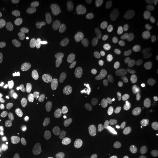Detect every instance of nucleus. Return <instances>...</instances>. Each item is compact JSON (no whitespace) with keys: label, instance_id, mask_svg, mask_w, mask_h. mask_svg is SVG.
I'll list each match as a JSON object with an SVG mask.
<instances>
[{"label":"nucleus","instance_id":"15","mask_svg":"<svg viewBox=\"0 0 158 158\" xmlns=\"http://www.w3.org/2000/svg\"><path fill=\"white\" fill-rule=\"evenodd\" d=\"M45 45V40L42 36H37L33 38L29 44V48L34 51L42 49Z\"/></svg>","mask_w":158,"mask_h":158},{"label":"nucleus","instance_id":"26","mask_svg":"<svg viewBox=\"0 0 158 158\" xmlns=\"http://www.w3.org/2000/svg\"><path fill=\"white\" fill-rule=\"evenodd\" d=\"M40 62L42 63V64L49 67L56 66L57 64L58 60L56 57L51 55H45L41 58Z\"/></svg>","mask_w":158,"mask_h":158},{"label":"nucleus","instance_id":"17","mask_svg":"<svg viewBox=\"0 0 158 158\" xmlns=\"http://www.w3.org/2000/svg\"><path fill=\"white\" fill-rule=\"evenodd\" d=\"M82 83L81 77L79 76L75 77L73 80L72 93L74 97H79L80 96L82 89Z\"/></svg>","mask_w":158,"mask_h":158},{"label":"nucleus","instance_id":"10","mask_svg":"<svg viewBox=\"0 0 158 158\" xmlns=\"http://www.w3.org/2000/svg\"><path fill=\"white\" fill-rule=\"evenodd\" d=\"M63 152L67 158H76L77 149L73 140L68 139L65 141L63 145Z\"/></svg>","mask_w":158,"mask_h":158},{"label":"nucleus","instance_id":"16","mask_svg":"<svg viewBox=\"0 0 158 158\" xmlns=\"http://www.w3.org/2000/svg\"><path fill=\"white\" fill-rule=\"evenodd\" d=\"M128 113V110L127 107L123 105H117L112 108L110 113L114 118L115 117H124Z\"/></svg>","mask_w":158,"mask_h":158},{"label":"nucleus","instance_id":"24","mask_svg":"<svg viewBox=\"0 0 158 158\" xmlns=\"http://www.w3.org/2000/svg\"><path fill=\"white\" fill-rule=\"evenodd\" d=\"M149 150L152 155L158 156V134L151 138L149 142Z\"/></svg>","mask_w":158,"mask_h":158},{"label":"nucleus","instance_id":"20","mask_svg":"<svg viewBox=\"0 0 158 158\" xmlns=\"http://www.w3.org/2000/svg\"><path fill=\"white\" fill-rule=\"evenodd\" d=\"M36 71L39 73V77L42 80H46L49 79L51 69L49 67L44 64H39L36 68Z\"/></svg>","mask_w":158,"mask_h":158},{"label":"nucleus","instance_id":"22","mask_svg":"<svg viewBox=\"0 0 158 158\" xmlns=\"http://www.w3.org/2000/svg\"><path fill=\"white\" fill-rule=\"evenodd\" d=\"M79 10V6L75 2H70L63 6L61 12L63 15H70L75 14Z\"/></svg>","mask_w":158,"mask_h":158},{"label":"nucleus","instance_id":"36","mask_svg":"<svg viewBox=\"0 0 158 158\" xmlns=\"http://www.w3.org/2000/svg\"><path fill=\"white\" fill-rule=\"evenodd\" d=\"M52 77H53V79H56L57 78V75L56 74H54L53 75V76H52Z\"/></svg>","mask_w":158,"mask_h":158},{"label":"nucleus","instance_id":"19","mask_svg":"<svg viewBox=\"0 0 158 158\" xmlns=\"http://www.w3.org/2000/svg\"><path fill=\"white\" fill-rule=\"evenodd\" d=\"M12 44L10 40L6 38L0 39V57H3L11 50Z\"/></svg>","mask_w":158,"mask_h":158},{"label":"nucleus","instance_id":"1","mask_svg":"<svg viewBox=\"0 0 158 158\" xmlns=\"http://www.w3.org/2000/svg\"><path fill=\"white\" fill-rule=\"evenodd\" d=\"M101 15L104 21V26L108 31H114L123 23L118 12L113 8L107 7L103 8Z\"/></svg>","mask_w":158,"mask_h":158},{"label":"nucleus","instance_id":"9","mask_svg":"<svg viewBox=\"0 0 158 158\" xmlns=\"http://www.w3.org/2000/svg\"><path fill=\"white\" fill-rule=\"evenodd\" d=\"M73 80L71 77L66 76L63 77L59 85V91L61 95L69 96L72 93Z\"/></svg>","mask_w":158,"mask_h":158},{"label":"nucleus","instance_id":"5","mask_svg":"<svg viewBox=\"0 0 158 158\" xmlns=\"http://www.w3.org/2000/svg\"><path fill=\"white\" fill-rule=\"evenodd\" d=\"M151 116L150 110L146 107L140 108L135 113L134 121L136 125L141 127L147 124Z\"/></svg>","mask_w":158,"mask_h":158},{"label":"nucleus","instance_id":"14","mask_svg":"<svg viewBox=\"0 0 158 158\" xmlns=\"http://www.w3.org/2000/svg\"><path fill=\"white\" fill-rule=\"evenodd\" d=\"M91 45L89 43H85L83 44H76L72 46V52L75 57H80L83 55L84 52L85 51H90Z\"/></svg>","mask_w":158,"mask_h":158},{"label":"nucleus","instance_id":"29","mask_svg":"<svg viewBox=\"0 0 158 158\" xmlns=\"http://www.w3.org/2000/svg\"><path fill=\"white\" fill-rule=\"evenodd\" d=\"M153 127L152 122H148L145 124L144 127L142 128L139 132V135L141 137H144L147 136L152 130Z\"/></svg>","mask_w":158,"mask_h":158},{"label":"nucleus","instance_id":"6","mask_svg":"<svg viewBox=\"0 0 158 158\" xmlns=\"http://www.w3.org/2000/svg\"><path fill=\"white\" fill-rule=\"evenodd\" d=\"M91 35L93 45L97 48H101L104 42V35L102 29L97 25L93 27L91 31Z\"/></svg>","mask_w":158,"mask_h":158},{"label":"nucleus","instance_id":"4","mask_svg":"<svg viewBox=\"0 0 158 158\" xmlns=\"http://www.w3.org/2000/svg\"><path fill=\"white\" fill-rule=\"evenodd\" d=\"M134 13L135 19L138 23L145 22L148 15L147 6L145 4L141 1L136 2L134 6Z\"/></svg>","mask_w":158,"mask_h":158},{"label":"nucleus","instance_id":"27","mask_svg":"<svg viewBox=\"0 0 158 158\" xmlns=\"http://www.w3.org/2000/svg\"><path fill=\"white\" fill-rule=\"evenodd\" d=\"M149 77L151 82L154 85L158 83V63L156 64L149 72Z\"/></svg>","mask_w":158,"mask_h":158},{"label":"nucleus","instance_id":"2","mask_svg":"<svg viewBox=\"0 0 158 158\" xmlns=\"http://www.w3.org/2000/svg\"><path fill=\"white\" fill-rule=\"evenodd\" d=\"M62 134V129L55 125H51L45 128L42 134V139L45 142H52L59 139Z\"/></svg>","mask_w":158,"mask_h":158},{"label":"nucleus","instance_id":"13","mask_svg":"<svg viewBox=\"0 0 158 158\" xmlns=\"http://www.w3.org/2000/svg\"><path fill=\"white\" fill-rule=\"evenodd\" d=\"M26 89L33 94H39L42 90V86L32 79H27L24 82Z\"/></svg>","mask_w":158,"mask_h":158},{"label":"nucleus","instance_id":"23","mask_svg":"<svg viewBox=\"0 0 158 158\" xmlns=\"http://www.w3.org/2000/svg\"><path fill=\"white\" fill-rule=\"evenodd\" d=\"M23 28L26 31L30 32L32 34H36L39 32L41 28L40 23L34 20L29 21L27 23H25L23 25Z\"/></svg>","mask_w":158,"mask_h":158},{"label":"nucleus","instance_id":"31","mask_svg":"<svg viewBox=\"0 0 158 158\" xmlns=\"http://www.w3.org/2000/svg\"><path fill=\"white\" fill-rule=\"evenodd\" d=\"M40 149L39 143H35V145L31 144L29 147L25 148V151L27 153L29 152H40Z\"/></svg>","mask_w":158,"mask_h":158},{"label":"nucleus","instance_id":"21","mask_svg":"<svg viewBox=\"0 0 158 158\" xmlns=\"http://www.w3.org/2000/svg\"><path fill=\"white\" fill-rule=\"evenodd\" d=\"M124 123L125 119L124 117L114 118L111 122V132L113 134H117Z\"/></svg>","mask_w":158,"mask_h":158},{"label":"nucleus","instance_id":"18","mask_svg":"<svg viewBox=\"0 0 158 158\" xmlns=\"http://www.w3.org/2000/svg\"><path fill=\"white\" fill-rule=\"evenodd\" d=\"M85 158H105L102 151L96 148H90L84 152Z\"/></svg>","mask_w":158,"mask_h":158},{"label":"nucleus","instance_id":"35","mask_svg":"<svg viewBox=\"0 0 158 158\" xmlns=\"http://www.w3.org/2000/svg\"><path fill=\"white\" fill-rule=\"evenodd\" d=\"M4 31H5V29H4V27L0 24V35H1L4 32Z\"/></svg>","mask_w":158,"mask_h":158},{"label":"nucleus","instance_id":"28","mask_svg":"<svg viewBox=\"0 0 158 158\" xmlns=\"http://www.w3.org/2000/svg\"><path fill=\"white\" fill-rule=\"evenodd\" d=\"M12 87L8 83H4L0 85V96H5L11 93Z\"/></svg>","mask_w":158,"mask_h":158},{"label":"nucleus","instance_id":"34","mask_svg":"<svg viewBox=\"0 0 158 158\" xmlns=\"http://www.w3.org/2000/svg\"><path fill=\"white\" fill-rule=\"evenodd\" d=\"M96 85L93 82H83L82 83V88L85 89H92L95 87Z\"/></svg>","mask_w":158,"mask_h":158},{"label":"nucleus","instance_id":"25","mask_svg":"<svg viewBox=\"0 0 158 158\" xmlns=\"http://www.w3.org/2000/svg\"><path fill=\"white\" fill-rule=\"evenodd\" d=\"M133 153V149L128 144L123 145L121 149L119 158H131Z\"/></svg>","mask_w":158,"mask_h":158},{"label":"nucleus","instance_id":"30","mask_svg":"<svg viewBox=\"0 0 158 158\" xmlns=\"http://www.w3.org/2000/svg\"><path fill=\"white\" fill-rule=\"evenodd\" d=\"M6 110L3 106H0V127H2L6 122Z\"/></svg>","mask_w":158,"mask_h":158},{"label":"nucleus","instance_id":"3","mask_svg":"<svg viewBox=\"0 0 158 158\" xmlns=\"http://www.w3.org/2000/svg\"><path fill=\"white\" fill-rule=\"evenodd\" d=\"M121 51V45L118 40L110 41L104 48V55L110 60H114Z\"/></svg>","mask_w":158,"mask_h":158},{"label":"nucleus","instance_id":"33","mask_svg":"<svg viewBox=\"0 0 158 158\" xmlns=\"http://www.w3.org/2000/svg\"><path fill=\"white\" fill-rule=\"evenodd\" d=\"M152 22L154 28L158 29V10L154 12L153 14Z\"/></svg>","mask_w":158,"mask_h":158},{"label":"nucleus","instance_id":"8","mask_svg":"<svg viewBox=\"0 0 158 158\" xmlns=\"http://www.w3.org/2000/svg\"><path fill=\"white\" fill-rule=\"evenodd\" d=\"M11 54L14 59L19 62H24L27 59V51L20 44H17L12 48Z\"/></svg>","mask_w":158,"mask_h":158},{"label":"nucleus","instance_id":"12","mask_svg":"<svg viewBox=\"0 0 158 158\" xmlns=\"http://www.w3.org/2000/svg\"><path fill=\"white\" fill-rule=\"evenodd\" d=\"M132 58V53L130 48H124L121 49L118 57V63L121 66H125L131 61Z\"/></svg>","mask_w":158,"mask_h":158},{"label":"nucleus","instance_id":"32","mask_svg":"<svg viewBox=\"0 0 158 158\" xmlns=\"http://www.w3.org/2000/svg\"><path fill=\"white\" fill-rule=\"evenodd\" d=\"M40 2L39 0H23V4L28 7H35Z\"/></svg>","mask_w":158,"mask_h":158},{"label":"nucleus","instance_id":"7","mask_svg":"<svg viewBox=\"0 0 158 158\" xmlns=\"http://www.w3.org/2000/svg\"><path fill=\"white\" fill-rule=\"evenodd\" d=\"M138 85V80L134 76H131L125 80L120 85V89L124 93H130L135 90Z\"/></svg>","mask_w":158,"mask_h":158},{"label":"nucleus","instance_id":"11","mask_svg":"<svg viewBox=\"0 0 158 158\" xmlns=\"http://www.w3.org/2000/svg\"><path fill=\"white\" fill-rule=\"evenodd\" d=\"M73 19L70 15H59L53 19V24L58 28H64L73 23Z\"/></svg>","mask_w":158,"mask_h":158},{"label":"nucleus","instance_id":"37","mask_svg":"<svg viewBox=\"0 0 158 158\" xmlns=\"http://www.w3.org/2000/svg\"><path fill=\"white\" fill-rule=\"evenodd\" d=\"M112 158V157H107V158Z\"/></svg>","mask_w":158,"mask_h":158}]
</instances>
